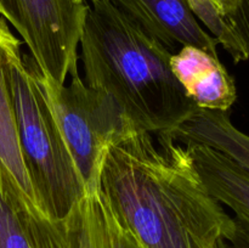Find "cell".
Masks as SVG:
<instances>
[{
    "instance_id": "6da1fadb",
    "label": "cell",
    "mask_w": 249,
    "mask_h": 248,
    "mask_svg": "<svg viewBox=\"0 0 249 248\" xmlns=\"http://www.w3.org/2000/svg\"><path fill=\"white\" fill-rule=\"evenodd\" d=\"M131 131L107 147L100 190L141 248H214L235 219L209 195L184 145Z\"/></svg>"
},
{
    "instance_id": "7a4b0ae2",
    "label": "cell",
    "mask_w": 249,
    "mask_h": 248,
    "mask_svg": "<svg viewBox=\"0 0 249 248\" xmlns=\"http://www.w3.org/2000/svg\"><path fill=\"white\" fill-rule=\"evenodd\" d=\"M79 48L85 84L105 95L133 130L160 135L198 109L170 70L172 51L112 2L88 4Z\"/></svg>"
},
{
    "instance_id": "3957f363",
    "label": "cell",
    "mask_w": 249,
    "mask_h": 248,
    "mask_svg": "<svg viewBox=\"0 0 249 248\" xmlns=\"http://www.w3.org/2000/svg\"><path fill=\"white\" fill-rule=\"evenodd\" d=\"M11 85L19 147L36 204L50 219L62 220L87 185L34 75L31 56L21 53L14 61Z\"/></svg>"
},
{
    "instance_id": "277c9868",
    "label": "cell",
    "mask_w": 249,
    "mask_h": 248,
    "mask_svg": "<svg viewBox=\"0 0 249 248\" xmlns=\"http://www.w3.org/2000/svg\"><path fill=\"white\" fill-rule=\"evenodd\" d=\"M31 61L56 124L88 186L100 177L107 147L135 130L105 95L85 84L78 66L68 74L70 82L60 84L44 75L32 56Z\"/></svg>"
},
{
    "instance_id": "5b68a950",
    "label": "cell",
    "mask_w": 249,
    "mask_h": 248,
    "mask_svg": "<svg viewBox=\"0 0 249 248\" xmlns=\"http://www.w3.org/2000/svg\"><path fill=\"white\" fill-rule=\"evenodd\" d=\"M87 1L0 0V16L17 31L44 75L63 84L78 66Z\"/></svg>"
},
{
    "instance_id": "8992f818",
    "label": "cell",
    "mask_w": 249,
    "mask_h": 248,
    "mask_svg": "<svg viewBox=\"0 0 249 248\" xmlns=\"http://www.w3.org/2000/svg\"><path fill=\"white\" fill-rule=\"evenodd\" d=\"M126 17L164 48L177 53L196 46L218 56L219 41L202 27L187 0H111Z\"/></svg>"
},
{
    "instance_id": "52a82bcc",
    "label": "cell",
    "mask_w": 249,
    "mask_h": 248,
    "mask_svg": "<svg viewBox=\"0 0 249 248\" xmlns=\"http://www.w3.org/2000/svg\"><path fill=\"white\" fill-rule=\"evenodd\" d=\"M0 248H66L61 220L26 198L0 169Z\"/></svg>"
},
{
    "instance_id": "ba28073f",
    "label": "cell",
    "mask_w": 249,
    "mask_h": 248,
    "mask_svg": "<svg viewBox=\"0 0 249 248\" xmlns=\"http://www.w3.org/2000/svg\"><path fill=\"white\" fill-rule=\"evenodd\" d=\"M170 70L198 108L229 112L237 100L235 80L218 56L184 46L170 57Z\"/></svg>"
},
{
    "instance_id": "9c48e42d",
    "label": "cell",
    "mask_w": 249,
    "mask_h": 248,
    "mask_svg": "<svg viewBox=\"0 0 249 248\" xmlns=\"http://www.w3.org/2000/svg\"><path fill=\"white\" fill-rule=\"evenodd\" d=\"M21 53V40L12 33L6 19L0 17V169L38 207L19 147L12 99L11 68Z\"/></svg>"
},
{
    "instance_id": "30bf717a",
    "label": "cell",
    "mask_w": 249,
    "mask_h": 248,
    "mask_svg": "<svg viewBox=\"0 0 249 248\" xmlns=\"http://www.w3.org/2000/svg\"><path fill=\"white\" fill-rule=\"evenodd\" d=\"M184 146L209 195L232 209L236 220L249 231V172L208 146Z\"/></svg>"
},
{
    "instance_id": "8fae6325",
    "label": "cell",
    "mask_w": 249,
    "mask_h": 248,
    "mask_svg": "<svg viewBox=\"0 0 249 248\" xmlns=\"http://www.w3.org/2000/svg\"><path fill=\"white\" fill-rule=\"evenodd\" d=\"M156 136L181 145L208 146L249 172V135L233 125L229 112L198 108L177 128Z\"/></svg>"
},
{
    "instance_id": "7c38bea8",
    "label": "cell",
    "mask_w": 249,
    "mask_h": 248,
    "mask_svg": "<svg viewBox=\"0 0 249 248\" xmlns=\"http://www.w3.org/2000/svg\"><path fill=\"white\" fill-rule=\"evenodd\" d=\"M61 224L66 248H113L99 177L88 184L84 196Z\"/></svg>"
},
{
    "instance_id": "4fadbf2b",
    "label": "cell",
    "mask_w": 249,
    "mask_h": 248,
    "mask_svg": "<svg viewBox=\"0 0 249 248\" xmlns=\"http://www.w3.org/2000/svg\"><path fill=\"white\" fill-rule=\"evenodd\" d=\"M187 1L198 21L208 28L212 35L229 53L231 39L220 0H187Z\"/></svg>"
},
{
    "instance_id": "5bb4252c",
    "label": "cell",
    "mask_w": 249,
    "mask_h": 248,
    "mask_svg": "<svg viewBox=\"0 0 249 248\" xmlns=\"http://www.w3.org/2000/svg\"><path fill=\"white\" fill-rule=\"evenodd\" d=\"M107 215H108V223L109 229H111L113 248H141L139 246V243L135 241V238L129 233V231L125 228H123L118 223V220L114 218V215L111 213L108 207H107Z\"/></svg>"
},
{
    "instance_id": "9a60e30c",
    "label": "cell",
    "mask_w": 249,
    "mask_h": 248,
    "mask_svg": "<svg viewBox=\"0 0 249 248\" xmlns=\"http://www.w3.org/2000/svg\"><path fill=\"white\" fill-rule=\"evenodd\" d=\"M235 224V231H233L230 240H228L229 246H230V248H249V231L236 219Z\"/></svg>"
},
{
    "instance_id": "2e32d148",
    "label": "cell",
    "mask_w": 249,
    "mask_h": 248,
    "mask_svg": "<svg viewBox=\"0 0 249 248\" xmlns=\"http://www.w3.org/2000/svg\"><path fill=\"white\" fill-rule=\"evenodd\" d=\"M85 1L90 5H100V4H107V2H112L111 0H85Z\"/></svg>"
},
{
    "instance_id": "e0dca14e",
    "label": "cell",
    "mask_w": 249,
    "mask_h": 248,
    "mask_svg": "<svg viewBox=\"0 0 249 248\" xmlns=\"http://www.w3.org/2000/svg\"><path fill=\"white\" fill-rule=\"evenodd\" d=\"M214 248H230V246H229L228 241L226 240H219Z\"/></svg>"
},
{
    "instance_id": "ac0fdd59",
    "label": "cell",
    "mask_w": 249,
    "mask_h": 248,
    "mask_svg": "<svg viewBox=\"0 0 249 248\" xmlns=\"http://www.w3.org/2000/svg\"><path fill=\"white\" fill-rule=\"evenodd\" d=\"M77 1H80V2H84L85 0H77Z\"/></svg>"
}]
</instances>
